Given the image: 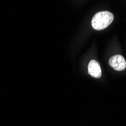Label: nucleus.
Segmentation results:
<instances>
[{
	"instance_id": "f257e3e1",
	"label": "nucleus",
	"mask_w": 126,
	"mask_h": 126,
	"mask_svg": "<svg viewBox=\"0 0 126 126\" xmlns=\"http://www.w3.org/2000/svg\"><path fill=\"white\" fill-rule=\"evenodd\" d=\"M113 15L107 11L97 12L92 18L91 25L94 30H102L109 27L113 21Z\"/></svg>"
},
{
	"instance_id": "f03ea898",
	"label": "nucleus",
	"mask_w": 126,
	"mask_h": 126,
	"mask_svg": "<svg viewBox=\"0 0 126 126\" xmlns=\"http://www.w3.org/2000/svg\"><path fill=\"white\" fill-rule=\"evenodd\" d=\"M110 65L117 71L124 70L126 68V61L122 55H114L110 59Z\"/></svg>"
},
{
	"instance_id": "7ed1b4c3",
	"label": "nucleus",
	"mask_w": 126,
	"mask_h": 126,
	"mask_svg": "<svg viewBox=\"0 0 126 126\" xmlns=\"http://www.w3.org/2000/svg\"><path fill=\"white\" fill-rule=\"evenodd\" d=\"M88 73L94 78H100L102 75V71L99 63L94 61H91L88 63Z\"/></svg>"
}]
</instances>
